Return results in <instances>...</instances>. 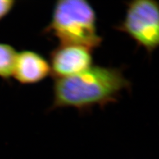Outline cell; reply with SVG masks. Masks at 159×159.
<instances>
[{
  "mask_svg": "<svg viewBox=\"0 0 159 159\" xmlns=\"http://www.w3.org/2000/svg\"><path fill=\"white\" fill-rule=\"evenodd\" d=\"M16 3L14 0H0V21L11 13Z\"/></svg>",
  "mask_w": 159,
  "mask_h": 159,
  "instance_id": "7",
  "label": "cell"
},
{
  "mask_svg": "<svg viewBox=\"0 0 159 159\" xmlns=\"http://www.w3.org/2000/svg\"><path fill=\"white\" fill-rule=\"evenodd\" d=\"M17 52L11 45L0 43V78L8 80L13 76Z\"/></svg>",
  "mask_w": 159,
  "mask_h": 159,
  "instance_id": "6",
  "label": "cell"
},
{
  "mask_svg": "<svg viewBox=\"0 0 159 159\" xmlns=\"http://www.w3.org/2000/svg\"><path fill=\"white\" fill-rule=\"evenodd\" d=\"M50 74L49 62L41 54L29 50L17 52L13 76L20 84H37Z\"/></svg>",
  "mask_w": 159,
  "mask_h": 159,
  "instance_id": "5",
  "label": "cell"
},
{
  "mask_svg": "<svg viewBox=\"0 0 159 159\" xmlns=\"http://www.w3.org/2000/svg\"><path fill=\"white\" fill-rule=\"evenodd\" d=\"M92 63V50L80 45L60 44L50 53L49 64L54 79L76 75Z\"/></svg>",
  "mask_w": 159,
  "mask_h": 159,
  "instance_id": "4",
  "label": "cell"
},
{
  "mask_svg": "<svg viewBox=\"0 0 159 159\" xmlns=\"http://www.w3.org/2000/svg\"><path fill=\"white\" fill-rule=\"evenodd\" d=\"M130 87L121 68L92 66L76 75L55 78L49 110L74 107L86 111L94 106L102 107L116 102L122 92Z\"/></svg>",
  "mask_w": 159,
  "mask_h": 159,
  "instance_id": "1",
  "label": "cell"
},
{
  "mask_svg": "<svg viewBox=\"0 0 159 159\" xmlns=\"http://www.w3.org/2000/svg\"><path fill=\"white\" fill-rule=\"evenodd\" d=\"M43 33L58 39L61 44H76L93 50L100 47L96 15L86 0H60Z\"/></svg>",
  "mask_w": 159,
  "mask_h": 159,
  "instance_id": "2",
  "label": "cell"
},
{
  "mask_svg": "<svg viewBox=\"0 0 159 159\" xmlns=\"http://www.w3.org/2000/svg\"><path fill=\"white\" fill-rule=\"evenodd\" d=\"M126 6L125 17L116 29L151 54L159 48V2L135 0L127 2Z\"/></svg>",
  "mask_w": 159,
  "mask_h": 159,
  "instance_id": "3",
  "label": "cell"
}]
</instances>
